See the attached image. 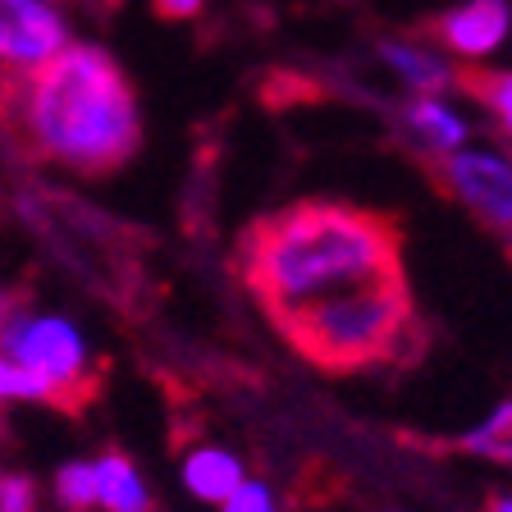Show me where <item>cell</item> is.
<instances>
[{
    "instance_id": "6da1fadb",
    "label": "cell",
    "mask_w": 512,
    "mask_h": 512,
    "mask_svg": "<svg viewBox=\"0 0 512 512\" xmlns=\"http://www.w3.org/2000/svg\"><path fill=\"white\" fill-rule=\"evenodd\" d=\"M0 115L32 156L74 174H115L142 147L138 92L101 46L87 42H69L37 69L10 74Z\"/></svg>"
},
{
    "instance_id": "7a4b0ae2",
    "label": "cell",
    "mask_w": 512,
    "mask_h": 512,
    "mask_svg": "<svg viewBox=\"0 0 512 512\" xmlns=\"http://www.w3.org/2000/svg\"><path fill=\"white\" fill-rule=\"evenodd\" d=\"M398 252L394 220L343 202H302L243 238V275L270 316L284 320L343 288L398 275Z\"/></svg>"
},
{
    "instance_id": "3957f363",
    "label": "cell",
    "mask_w": 512,
    "mask_h": 512,
    "mask_svg": "<svg viewBox=\"0 0 512 512\" xmlns=\"http://www.w3.org/2000/svg\"><path fill=\"white\" fill-rule=\"evenodd\" d=\"M279 325L311 362L348 371V366L394 357L403 348L412 334V293H407V279L398 270V275L311 302V307L284 316Z\"/></svg>"
},
{
    "instance_id": "277c9868",
    "label": "cell",
    "mask_w": 512,
    "mask_h": 512,
    "mask_svg": "<svg viewBox=\"0 0 512 512\" xmlns=\"http://www.w3.org/2000/svg\"><path fill=\"white\" fill-rule=\"evenodd\" d=\"M0 352L14 366L32 371L37 380L51 384L55 398H78L83 384L92 380V343L83 325L55 311H10L0 325Z\"/></svg>"
},
{
    "instance_id": "5b68a950",
    "label": "cell",
    "mask_w": 512,
    "mask_h": 512,
    "mask_svg": "<svg viewBox=\"0 0 512 512\" xmlns=\"http://www.w3.org/2000/svg\"><path fill=\"white\" fill-rule=\"evenodd\" d=\"M444 188L490 229L512 234V160L494 147H458L444 156Z\"/></svg>"
},
{
    "instance_id": "8992f818",
    "label": "cell",
    "mask_w": 512,
    "mask_h": 512,
    "mask_svg": "<svg viewBox=\"0 0 512 512\" xmlns=\"http://www.w3.org/2000/svg\"><path fill=\"white\" fill-rule=\"evenodd\" d=\"M64 46L69 28L51 0H0V69H37Z\"/></svg>"
},
{
    "instance_id": "52a82bcc",
    "label": "cell",
    "mask_w": 512,
    "mask_h": 512,
    "mask_svg": "<svg viewBox=\"0 0 512 512\" xmlns=\"http://www.w3.org/2000/svg\"><path fill=\"white\" fill-rule=\"evenodd\" d=\"M421 28L439 46H448V51H458V55H490L508 37L512 10H508V0H467L453 14H439V19L421 23Z\"/></svg>"
},
{
    "instance_id": "ba28073f",
    "label": "cell",
    "mask_w": 512,
    "mask_h": 512,
    "mask_svg": "<svg viewBox=\"0 0 512 512\" xmlns=\"http://www.w3.org/2000/svg\"><path fill=\"white\" fill-rule=\"evenodd\" d=\"M243 476H247L243 458L229 453V448H220V444H197V448H188L183 462H179L183 490H188L192 499H202V503H220Z\"/></svg>"
},
{
    "instance_id": "9c48e42d",
    "label": "cell",
    "mask_w": 512,
    "mask_h": 512,
    "mask_svg": "<svg viewBox=\"0 0 512 512\" xmlns=\"http://www.w3.org/2000/svg\"><path fill=\"white\" fill-rule=\"evenodd\" d=\"M92 476H96V508L106 512H151V485L133 458L124 453H101L92 458Z\"/></svg>"
},
{
    "instance_id": "30bf717a",
    "label": "cell",
    "mask_w": 512,
    "mask_h": 512,
    "mask_svg": "<svg viewBox=\"0 0 512 512\" xmlns=\"http://www.w3.org/2000/svg\"><path fill=\"white\" fill-rule=\"evenodd\" d=\"M407 128H412L416 142L426 151H435V156H448V151H458L462 142H467V124H462L444 101H435V96H416L412 106H407Z\"/></svg>"
},
{
    "instance_id": "8fae6325",
    "label": "cell",
    "mask_w": 512,
    "mask_h": 512,
    "mask_svg": "<svg viewBox=\"0 0 512 512\" xmlns=\"http://www.w3.org/2000/svg\"><path fill=\"white\" fill-rule=\"evenodd\" d=\"M453 83L490 110L499 119V128L512 138V74H503V69H453Z\"/></svg>"
},
{
    "instance_id": "7c38bea8",
    "label": "cell",
    "mask_w": 512,
    "mask_h": 512,
    "mask_svg": "<svg viewBox=\"0 0 512 512\" xmlns=\"http://www.w3.org/2000/svg\"><path fill=\"white\" fill-rule=\"evenodd\" d=\"M384 60L398 69V78H407V83L416 87V92L435 96L439 87L453 83V69L448 64H439L435 55H426L421 46H403V42H384Z\"/></svg>"
},
{
    "instance_id": "4fadbf2b",
    "label": "cell",
    "mask_w": 512,
    "mask_h": 512,
    "mask_svg": "<svg viewBox=\"0 0 512 512\" xmlns=\"http://www.w3.org/2000/svg\"><path fill=\"white\" fill-rule=\"evenodd\" d=\"M462 448L467 453H480V458H494V462H508L512 467V398H503L485 421L462 435Z\"/></svg>"
},
{
    "instance_id": "5bb4252c",
    "label": "cell",
    "mask_w": 512,
    "mask_h": 512,
    "mask_svg": "<svg viewBox=\"0 0 512 512\" xmlns=\"http://www.w3.org/2000/svg\"><path fill=\"white\" fill-rule=\"evenodd\" d=\"M55 499L64 503L69 512H87L96 508V476H92V462H64L55 471Z\"/></svg>"
},
{
    "instance_id": "9a60e30c",
    "label": "cell",
    "mask_w": 512,
    "mask_h": 512,
    "mask_svg": "<svg viewBox=\"0 0 512 512\" xmlns=\"http://www.w3.org/2000/svg\"><path fill=\"white\" fill-rule=\"evenodd\" d=\"M0 403H55L51 384L37 380L32 371L14 366L5 352H0Z\"/></svg>"
},
{
    "instance_id": "2e32d148",
    "label": "cell",
    "mask_w": 512,
    "mask_h": 512,
    "mask_svg": "<svg viewBox=\"0 0 512 512\" xmlns=\"http://www.w3.org/2000/svg\"><path fill=\"white\" fill-rule=\"evenodd\" d=\"M215 508H220V512H279V499H275V490H270L266 480L243 476L234 490L215 503Z\"/></svg>"
},
{
    "instance_id": "e0dca14e",
    "label": "cell",
    "mask_w": 512,
    "mask_h": 512,
    "mask_svg": "<svg viewBox=\"0 0 512 512\" xmlns=\"http://www.w3.org/2000/svg\"><path fill=\"white\" fill-rule=\"evenodd\" d=\"M0 512H37V485L28 476H0Z\"/></svg>"
},
{
    "instance_id": "ac0fdd59",
    "label": "cell",
    "mask_w": 512,
    "mask_h": 512,
    "mask_svg": "<svg viewBox=\"0 0 512 512\" xmlns=\"http://www.w3.org/2000/svg\"><path fill=\"white\" fill-rule=\"evenodd\" d=\"M151 10H156L165 23H183L202 10V0H151Z\"/></svg>"
},
{
    "instance_id": "d6986e66",
    "label": "cell",
    "mask_w": 512,
    "mask_h": 512,
    "mask_svg": "<svg viewBox=\"0 0 512 512\" xmlns=\"http://www.w3.org/2000/svg\"><path fill=\"white\" fill-rule=\"evenodd\" d=\"M10 311H14V298H10V293H0V325L10 320Z\"/></svg>"
},
{
    "instance_id": "ffe728a7",
    "label": "cell",
    "mask_w": 512,
    "mask_h": 512,
    "mask_svg": "<svg viewBox=\"0 0 512 512\" xmlns=\"http://www.w3.org/2000/svg\"><path fill=\"white\" fill-rule=\"evenodd\" d=\"M490 512H512V494H499V499L490 503Z\"/></svg>"
},
{
    "instance_id": "44dd1931",
    "label": "cell",
    "mask_w": 512,
    "mask_h": 512,
    "mask_svg": "<svg viewBox=\"0 0 512 512\" xmlns=\"http://www.w3.org/2000/svg\"><path fill=\"white\" fill-rule=\"evenodd\" d=\"M0 435H5V421H0Z\"/></svg>"
},
{
    "instance_id": "7402d4cb",
    "label": "cell",
    "mask_w": 512,
    "mask_h": 512,
    "mask_svg": "<svg viewBox=\"0 0 512 512\" xmlns=\"http://www.w3.org/2000/svg\"><path fill=\"white\" fill-rule=\"evenodd\" d=\"M0 476H5V471H0Z\"/></svg>"
}]
</instances>
